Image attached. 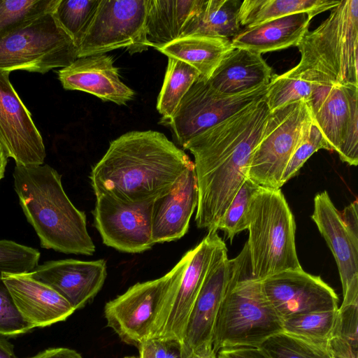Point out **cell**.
Here are the masks:
<instances>
[{
  "label": "cell",
  "instance_id": "obj_1",
  "mask_svg": "<svg viewBox=\"0 0 358 358\" xmlns=\"http://www.w3.org/2000/svg\"><path fill=\"white\" fill-rule=\"evenodd\" d=\"M269 114L264 96L184 146L194 157L199 228L217 231L218 222L248 178L252 153Z\"/></svg>",
  "mask_w": 358,
  "mask_h": 358
},
{
  "label": "cell",
  "instance_id": "obj_2",
  "mask_svg": "<svg viewBox=\"0 0 358 358\" xmlns=\"http://www.w3.org/2000/svg\"><path fill=\"white\" fill-rule=\"evenodd\" d=\"M192 163L164 134L132 131L110 142L90 178L95 195L151 201L169 192Z\"/></svg>",
  "mask_w": 358,
  "mask_h": 358
},
{
  "label": "cell",
  "instance_id": "obj_3",
  "mask_svg": "<svg viewBox=\"0 0 358 358\" xmlns=\"http://www.w3.org/2000/svg\"><path fill=\"white\" fill-rule=\"evenodd\" d=\"M13 178L20 205L42 248L66 254L94 253L86 215L70 201L55 169L46 164L15 165Z\"/></svg>",
  "mask_w": 358,
  "mask_h": 358
},
{
  "label": "cell",
  "instance_id": "obj_4",
  "mask_svg": "<svg viewBox=\"0 0 358 358\" xmlns=\"http://www.w3.org/2000/svg\"><path fill=\"white\" fill-rule=\"evenodd\" d=\"M296 47L301 59L291 75L317 85L358 86V1H340Z\"/></svg>",
  "mask_w": 358,
  "mask_h": 358
},
{
  "label": "cell",
  "instance_id": "obj_5",
  "mask_svg": "<svg viewBox=\"0 0 358 358\" xmlns=\"http://www.w3.org/2000/svg\"><path fill=\"white\" fill-rule=\"evenodd\" d=\"M236 258L215 324L212 345L216 354L223 348L258 347L282 331V321L264 296L261 281L251 278L246 243Z\"/></svg>",
  "mask_w": 358,
  "mask_h": 358
},
{
  "label": "cell",
  "instance_id": "obj_6",
  "mask_svg": "<svg viewBox=\"0 0 358 358\" xmlns=\"http://www.w3.org/2000/svg\"><path fill=\"white\" fill-rule=\"evenodd\" d=\"M250 275L262 281L287 270L302 268L295 245L296 224L281 191L259 187L248 214Z\"/></svg>",
  "mask_w": 358,
  "mask_h": 358
},
{
  "label": "cell",
  "instance_id": "obj_7",
  "mask_svg": "<svg viewBox=\"0 0 358 358\" xmlns=\"http://www.w3.org/2000/svg\"><path fill=\"white\" fill-rule=\"evenodd\" d=\"M225 247L217 231H208L171 270V278L149 338L182 342L189 316L206 276L215 259Z\"/></svg>",
  "mask_w": 358,
  "mask_h": 358
},
{
  "label": "cell",
  "instance_id": "obj_8",
  "mask_svg": "<svg viewBox=\"0 0 358 358\" xmlns=\"http://www.w3.org/2000/svg\"><path fill=\"white\" fill-rule=\"evenodd\" d=\"M78 58L77 48L55 11L45 13L0 38V70L44 74Z\"/></svg>",
  "mask_w": 358,
  "mask_h": 358
},
{
  "label": "cell",
  "instance_id": "obj_9",
  "mask_svg": "<svg viewBox=\"0 0 358 358\" xmlns=\"http://www.w3.org/2000/svg\"><path fill=\"white\" fill-rule=\"evenodd\" d=\"M312 122L308 106L302 101L270 112L252 153L248 178L262 188L280 189L286 166Z\"/></svg>",
  "mask_w": 358,
  "mask_h": 358
},
{
  "label": "cell",
  "instance_id": "obj_10",
  "mask_svg": "<svg viewBox=\"0 0 358 358\" xmlns=\"http://www.w3.org/2000/svg\"><path fill=\"white\" fill-rule=\"evenodd\" d=\"M148 0H100L79 46L78 57L125 48L130 54L150 48L145 36Z\"/></svg>",
  "mask_w": 358,
  "mask_h": 358
},
{
  "label": "cell",
  "instance_id": "obj_11",
  "mask_svg": "<svg viewBox=\"0 0 358 358\" xmlns=\"http://www.w3.org/2000/svg\"><path fill=\"white\" fill-rule=\"evenodd\" d=\"M267 85L237 94H222L200 78L180 101L172 117L161 124L169 125L178 143L192 138L264 97Z\"/></svg>",
  "mask_w": 358,
  "mask_h": 358
},
{
  "label": "cell",
  "instance_id": "obj_12",
  "mask_svg": "<svg viewBox=\"0 0 358 358\" xmlns=\"http://www.w3.org/2000/svg\"><path fill=\"white\" fill-rule=\"evenodd\" d=\"M358 86L315 84L307 103L312 120L340 159L358 164Z\"/></svg>",
  "mask_w": 358,
  "mask_h": 358
},
{
  "label": "cell",
  "instance_id": "obj_13",
  "mask_svg": "<svg viewBox=\"0 0 358 358\" xmlns=\"http://www.w3.org/2000/svg\"><path fill=\"white\" fill-rule=\"evenodd\" d=\"M152 203H125L106 194L96 195L94 224L103 243L128 253L150 249L155 245L152 238Z\"/></svg>",
  "mask_w": 358,
  "mask_h": 358
},
{
  "label": "cell",
  "instance_id": "obj_14",
  "mask_svg": "<svg viewBox=\"0 0 358 358\" xmlns=\"http://www.w3.org/2000/svg\"><path fill=\"white\" fill-rule=\"evenodd\" d=\"M171 278V271L159 278L138 282L106 303L107 326L122 342L138 348L149 338Z\"/></svg>",
  "mask_w": 358,
  "mask_h": 358
},
{
  "label": "cell",
  "instance_id": "obj_15",
  "mask_svg": "<svg viewBox=\"0 0 358 358\" xmlns=\"http://www.w3.org/2000/svg\"><path fill=\"white\" fill-rule=\"evenodd\" d=\"M266 299L281 321L309 312L338 308L335 291L320 276L287 270L261 281Z\"/></svg>",
  "mask_w": 358,
  "mask_h": 358
},
{
  "label": "cell",
  "instance_id": "obj_16",
  "mask_svg": "<svg viewBox=\"0 0 358 358\" xmlns=\"http://www.w3.org/2000/svg\"><path fill=\"white\" fill-rule=\"evenodd\" d=\"M10 73L0 70V143L16 165L43 164V138L13 87Z\"/></svg>",
  "mask_w": 358,
  "mask_h": 358
},
{
  "label": "cell",
  "instance_id": "obj_17",
  "mask_svg": "<svg viewBox=\"0 0 358 358\" xmlns=\"http://www.w3.org/2000/svg\"><path fill=\"white\" fill-rule=\"evenodd\" d=\"M236 262V257L228 258L227 247L213 262L187 320L181 342L182 358L201 347L212 345L216 318Z\"/></svg>",
  "mask_w": 358,
  "mask_h": 358
},
{
  "label": "cell",
  "instance_id": "obj_18",
  "mask_svg": "<svg viewBox=\"0 0 358 358\" xmlns=\"http://www.w3.org/2000/svg\"><path fill=\"white\" fill-rule=\"evenodd\" d=\"M311 218L337 264L343 287L341 305L358 304V238L350 234L327 191L315 195Z\"/></svg>",
  "mask_w": 358,
  "mask_h": 358
},
{
  "label": "cell",
  "instance_id": "obj_19",
  "mask_svg": "<svg viewBox=\"0 0 358 358\" xmlns=\"http://www.w3.org/2000/svg\"><path fill=\"white\" fill-rule=\"evenodd\" d=\"M29 274L57 292L76 310L93 299L103 287L106 262L103 259L52 260L38 265Z\"/></svg>",
  "mask_w": 358,
  "mask_h": 358
},
{
  "label": "cell",
  "instance_id": "obj_20",
  "mask_svg": "<svg viewBox=\"0 0 358 358\" xmlns=\"http://www.w3.org/2000/svg\"><path fill=\"white\" fill-rule=\"evenodd\" d=\"M58 78L66 90L85 92L120 106L126 105L135 95L121 80L113 57L106 54L78 57L58 71Z\"/></svg>",
  "mask_w": 358,
  "mask_h": 358
},
{
  "label": "cell",
  "instance_id": "obj_21",
  "mask_svg": "<svg viewBox=\"0 0 358 358\" xmlns=\"http://www.w3.org/2000/svg\"><path fill=\"white\" fill-rule=\"evenodd\" d=\"M198 204V188L194 162L173 187L156 198L152 207L154 244L180 239L187 232Z\"/></svg>",
  "mask_w": 358,
  "mask_h": 358
},
{
  "label": "cell",
  "instance_id": "obj_22",
  "mask_svg": "<svg viewBox=\"0 0 358 358\" xmlns=\"http://www.w3.org/2000/svg\"><path fill=\"white\" fill-rule=\"evenodd\" d=\"M2 279L18 312L34 328L64 321L76 310L57 292L29 273H3Z\"/></svg>",
  "mask_w": 358,
  "mask_h": 358
},
{
  "label": "cell",
  "instance_id": "obj_23",
  "mask_svg": "<svg viewBox=\"0 0 358 358\" xmlns=\"http://www.w3.org/2000/svg\"><path fill=\"white\" fill-rule=\"evenodd\" d=\"M271 78V69L262 54L234 48L207 81L222 94H237L268 85Z\"/></svg>",
  "mask_w": 358,
  "mask_h": 358
},
{
  "label": "cell",
  "instance_id": "obj_24",
  "mask_svg": "<svg viewBox=\"0 0 358 358\" xmlns=\"http://www.w3.org/2000/svg\"><path fill=\"white\" fill-rule=\"evenodd\" d=\"M311 19L306 13L282 17L242 29L231 41L234 48L260 54L296 46L308 30Z\"/></svg>",
  "mask_w": 358,
  "mask_h": 358
},
{
  "label": "cell",
  "instance_id": "obj_25",
  "mask_svg": "<svg viewBox=\"0 0 358 358\" xmlns=\"http://www.w3.org/2000/svg\"><path fill=\"white\" fill-rule=\"evenodd\" d=\"M200 0H148L145 36L156 50L182 37Z\"/></svg>",
  "mask_w": 358,
  "mask_h": 358
},
{
  "label": "cell",
  "instance_id": "obj_26",
  "mask_svg": "<svg viewBox=\"0 0 358 358\" xmlns=\"http://www.w3.org/2000/svg\"><path fill=\"white\" fill-rule=\"evenodd\" d=\"M234 48L228 38L203 36L180 38L157 49L168 57L182 61L208 80L222 59Z\"/></svg>",
  "mask_w": 358,
  "mask_h": 358
},
{
  "label": "cell",
  "instance_id": "obj_27",
  "mask_svg": "<svg viewBox=\"0 0 358 358\" xmlns=\"http://www.w3.org/2000/svg\"><path fill=\"white\" fill-rule=\"evenodd\" d=\"M241 2L237 0H200L182 37L234 38L242 30L238 18Z\"/></svg>",
  "mask_w": 358,
  "mask_h": 358
},
{
  "label": "cell",
  "instance_id": "obj_28",
  "mask_svg": "<svg viewBox=\"0 0 358 358\" xmlns=\"http://www.w3.org/2000/svg\"><path fill=\"white\" fill-rule=\"evenodd\" d=\"M339 3L336 0H245L240 6L238 18L245 28L300 13H308L313 18Z\"/></svg>",
  "mask_w": 358,
  "mask_h": 358
},
{
  "label": "cell",
  "instance_id": "obj_29",
  "mask_svg": "<svg viewBox=\"0 0 358 358\" xmlns=\"http://www.w3.org/2000/svg\"><path fill=\"white\" fill-rule=\"evenodd\" d=\"M199 77V73L188 64L168 57L167 69L157 103V109L162 115L160 122L172 117L183 96Z\"/></svg>",
  "mask_w": 358,
  "mask_h": 358
},
{
  "label": "cell",
  "instance_id": "obj_30",
  "mask_svg": "<svg viewBox=\"0 0 358 358\" xmlns=\"http://www.w3.org/2000/svg\"><path fill=\"white\" fill-rule=\"evenodd\" d=\"M338 309L316 310L287 318L282 321V331L327 347L336 323Z\"/></svg>",
  "mask_w": 358,
  "mask_h": 358
},
{
  "label": "cell",
  "instance_id": "obj_31",
  "mask_svg": "<svg viewBox=\"0 0 358 358\" xmlns=\"http://www.w3.org/2000/svg\"><path fill=\"white\" fill-rule=\"evenodd\" d=\"M327 349L332 358H358V304L338 308Z\"/></svg>",
  "mask_w": 358,
  "mask_h": 358
},
{
  "label": "cell",
  "instance_id": "obj_32",
  "mask_svg": "<svg viewBox=\"0 0 358 358\" xmlns=\"http://www.w3.org/2000/svg\"><path fill=\"white\" fill-rule=\"evenodd\" d=\"M60 0H0V38L45 13Z\"/></svg>",
  "mask_w": 358,
  "mask_h": 358
},
{
  "label": "cell",
  "instance_id": "obj_33",
  "mask_svg": "<svg viewBox=\"0 0 358 358\" xmlns=\"http://www.w3.org/2000/svg\"><path fill=\"white\" fill-rule=\"evenodd\" d=\"M315 85L294 76L288 71L272 76L265 94V101L270 112L297 101L308 103Z\"/></svg>",
  "mask_w": 358,
  "mask_h": 358
},
{
  "label": "cell",
  "instance_id": "obj_34",
  "mask_svg": "<svg viewBox=\"0 0 358 358\" xmlns=\"http://www.w3.org/2000/svg\"><path fill=\"white\" fill-rule=\"evenodd\" d=\"M100 0H60L55 15L73 41L77 50L99 6Z\"/></svg>",
  "mask_w": 358,
  "mask_h": 358
},
{
  "label": "cell",
  "instance_id": "obj_35",
  "mask_svg": "<svg viewBox=\"0 0 358 358\" xmlns=\"http://www.w3.org/2000/svg\"><path fill=\"white\" fill-rule=\"evenodd\" d=\"M257 348L268 358H329L327 347L318 345L283 331L266 339Z\"/></svg>",
  "mask_w": 358,
  "mask_h": 358
},
{
  "label": "cell",
  "instance_id": "obj_36",
  "mask_svg": "<svg viewBox=\"0 0 358 358\" xmlns=\"http://www.w3.org/2000/svg\"><path fill=\"white\" fill-rule=\"evenodd\" d=\"M259 187L247 178L218 222L217 231H224L231 241L237 234L248 229V214L250 201Z\"/></svg>",
  "mask_w": 358,
  "mask_h": 358
},
{
  "label": "cell",
  "instance_id": "obj_37",
  "mask_svg": "<svg viewBox=\"0 0 358 358\" xmlns=\"http://www.w3.org/2000/svg\"><path fill=\"white\" fill-rule=\"evenodd\" d=\"M41 257L36 248L9 240H0V278L2 273H30L38 266Z\"/></svg>",
  "mask_w": 358,
  "mask_h": 358
},
{
  "label": "cell",
  "instance_id": "obj_38",
  "mask_svg": "<svg viewBox=\"0 0 358 358\" xmlns=\"http://www.w3.org/2000/svg\"><path fill=\"white\" fill-rule=\"evenodd\" d=\"M320 149L331 150L320 131L312 122L286 166L281 178V185L293 178L310 157Z\"/></svg>",
  "mask_w": 358,
  "mask_h": 358
},
{
  "label": "cell",
  "instance_id": "obj_39",
  "mask_svg": "<svg viewBox=\"0 0 358 358\" xmlns=\"http://www.w3.org/2000/svg\"><path fill=\"white\" fill-rule=\"evenodd\" d=\"M34 327L26 322L15 307L2 278H0V335L15 338Z\"/></svg>",
  "mask_w": 358,
  "mask_h": 358
},
{
  "label": "cell",
  "instance_id": "obj_40",
  "mask_svg": "<svg viewBox=\"0 0 358 358\" xmlns=\"http://www.w3.org/2000/svg\"><path fill=\"white\" fill-rule=\"evenodd\" d=\"M138 358H165L167 351L166 340L150 338L138 347Z\"/></svg>",
  "mask_w": 358,
  "mask_h": 358
},
{
  "label": "cell",
  "instance_id": "obj_41",
  "mask_svg": "<svg viewBox=\"0 0 358 358\" xmlns=\"http://www.w3.org/2000/svg\"><path fill=\"white\" fill-rule=\"evenodd\" d=\"M217 358H268L257 347H236L220 350Z\"/></svg>",
  "mask_w": 358,
  "mask_h": 358
},
{
  "label": "cell",
  "instance_id": "obj_42",
  "mask_svg": "<svg viewBox=\"0 0 358 358\" xmlns=\"http://www.w3.org/2000/svg\"><path fill=\"white\" fill-rule=\"evenodd\" d=\"M358 202L355 200L341 212L343 221L350 234L358 238Z\"/></svg>",
  "mask_w": 358,
  "mask_h": 358
},
{
  "label": "cell",
  "instance_id": "obj_43",
  "mask_svg": "<svg viewBox=\"0 0 358 358\" xmlns=\"http://www.w3.org/2000/svg\"><path fill=\"white\" fill-rule=\"evenodd\" d=\"M26 358H83L77 351L68 348H50Z\"/></svg>",
  "mask_w": 358,
  "mask_h": 358
},
{
  "label": "cell",
  "instance_id": "obj_44",
  "mask_svg": "<svg viewBox=\"0 0 358 358\" xmlns=\"http://www.w3.org/2000/svg\"><path fill=\"white\" fill-rule=\"evenodd\" d=\"M0 358H17L9 338L0 335Z\"/></svg>",
  "mask_w": 358,
  "mask_h": 358
},
{
  "label": "cell",
  "instance_id": "obj_45",
  "mask_svg": "<svg viewBox=\"0 0 358 358\" xmlns=\"http://www.w3.org/2000/svg\"><path fill=\"white\" fill-rule=\"evenodd\" d=\"M167 351L165 358H182L181 343L177 340H166Z\"/></svg>",
  "mask_w": 358,
  "mask_h": 358
},
{
  "label": "cell",
  "instance_id": "obj_46",
  "mask_svg": "<svg viewBox=\"0 0 358 358\" xmlns=\"http://www.w3.org/2000/svg\"><path fill=\"white\" fill-rule=\"evenodd\" d=\"M187 358H217L212 345H206L194 350Z\"/></svg>",
  "mask_w": 358,
  "mask_h": 358
},
{
  "label": "cell",
  "instance_id": "obj_47",
  "mask_svg": "<svg viewBox=\"0 0 358 358\" xmlns=\"http://www.w3.org/2000/svg\"><path fill=\"white\" fill-rule=\"evenodd\" d=\"M8 156L0 143V180L4 177L5 170L8 162Z\"/></svg>",
  "mask_w": 358,
  "mask_h": 358
},
{
  "label": "cell",
  "instance_id": "obj_48",
  "mask_svg": "<svg viewBox=\"0 0 358 358\" xmlns=\"http://www.w3.org/2000/svg\"><path fill=\"white\" fill-rule=\"evenodd\" d=\"M124 358H137V357L135 356H127V357H124Z\"/></svg>",
  "mask_w": 358,
  "mask_h": 358
},
{
  "label": "cell",
  "instance_id": "obj_49",
  "mask_svg": "<svg viewBox=\"0 0 358 358\" xmlns=\"http://www.w3.org/2000/svg\"><path fill=\"white\" fill-rule=\"evenodd\" d=\"M329 358H332L331 357H329Z\"/></svg>",
  "mask_w": 358,
  "mask_h": 358
}]
</instances>
